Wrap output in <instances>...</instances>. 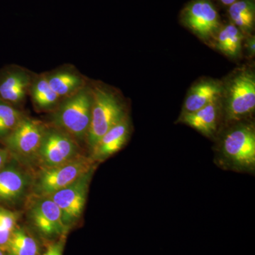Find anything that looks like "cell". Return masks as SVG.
<instances>
[{"mask_svg":"<svg viewBox=\"0 0 255 255\" xmlns=\"http://www.w3.org/2000/svg\"><path fill=\"white\" fill-rule=\"evenodd\" d=\"M35 73L16 65H10L0 70V100L20 109L29 95Z\"/></svg>","mask_w":255,"mask_h":255,"instance_id":"obj_12","label":"cell"},{"mask_svg":"<svg viewBox=\"0 0 255 255\" xmlns=\"http://www.w3.org/2000/svg\"><path fill=\"white\" fill-rule=\"evenodd\" d=\"M81 155L80 144L73 137L46 124L37 156V164L41 168L66 163Z\"/></svg>","mask_w":255,"mask_h":255,"instance_id":"obj_6","label":"cell"},{"mask_svg":"<svg viewBox=\"0 0 255 255\" xmlns=\"http://www.w3.org/2000/svg\"><path fill=\"white\" fill-rule=\"evenodd\" d=\"M223 4L226 5V6H231L233 3H234L235 1H237V0H219Z\"/></svg>","mask_w":255,"mask_h":255,"instance_id":"obj_26","label":"cell"},{"mask_svg":"<svg viewBox=\"0 0 255 255\" xmlns=\"http://www.w3.org/2000/svg\"><path fill=\"white\" fill-rule=\"evenodd\" d=\"M46 124L25 116L17 127L3 140L6 149L23 166L37 163V156Z\"/></svg>","mask_w":255,"mask_h":255,"instance_id":"obj_4","label":"cell"},{"mask_svg":"<svg viewBox=\"0 0 255 255\" xmlns=\"http://www.w3.org/2000/svg\"><path fill=\"white\" fill-rule=\"evenodd\" d=\"M28 96L35 110L40 112H51L63 100L50 87L45 73L34 74Z\"/></svg>","mask_w":255,"mask_h":255,"instance_id":"obj_17","label":"cell"},{"mask_svg":"<svg viewBox=\"0 0 255 255\" xmlns=\"http://www.w3.org/2000/svg\"><path fill=\"white\" fill-rule=\"evenodd\" d=\"M90 157L81 155L70 162L50 167L41 168L33 177L31 192L35 196H49L66 187L95 165Z\"/></svg>","mask_w":255,"mask_h":255,"instance_id":"obj_3","label":"cell"},{"mask_svg":"<svg viewBox=\"0 0 255 255\" xmlns=\"http://www.w3.org/2000/svg\"><path fill=\"white\" fill-rule=\"evenodd\" d=\"M243 32L232 23L221 26L214 38L215 46L223 54L236 58L241 54Z\"/></svg>","mask_w":255,"mask_h":255,"instance_id":"obj_18","label":"cell"},{"mask_svg":"<svg viewBox=\"0 0 255 255\" xmlns=\"http://www.w3.org/2000/svg\"><path fill=\"white\" fill-rule=\"evenodd\" d=\"M9 155V152L6 149L0 148V171L7 164Z\"/></svg>","mask_w":255,"mask_h":255,"instance_id":"obj_24","label":"cell"},{"mask_svg":"<svg viewBox=\"0 0 255 255\" xmlns=\"http://www.w3.org/2000/svg\"><path fill=\"white\" fill-rule=\"evenodd\" d=\"M221 153L226 163L238 170H253L255 166V131L249 124L233 128L225 135Z\"/></svg>","mask_w":255,"mask_h":255,"instance_id":"obj_5","label":"cell"},{"mask_svg":"<svg viewBox=\"0 0 255 255\" xmlns=\"http://www.w3.org/2000/svg\"><path fill=\"white\" fill-rule=\"evenodd\" d=\"M180 18L185 27L206 42L214 38L222 26L211 0H192L182 9Z\"/></svg>","mask_w":255,"mask_h":255,"instance_id":"obj_10","label":"cell"},{"mask_svg":"<svg viewBox=\"0 0 255 255\" xmlns=\"http://www.w3.org/2000/svg\"><path fill=\"white\" fill-rule=\"evenodd\" d=\"M5 252L6 255H39V243L26 228L17 226Z\"/></svg>","mask_w":255,"mask_h":255,"instance_id":"obj_19","label":"cell"},{"mask_svg":"<svg viewBox=\"0 0 255 255\" xmlns=\"http://www.w3.org/2000/svg\"><path fill=\"white\" fill-rule=\"evenodd\" d=\"M130 132V122L127 117L101 137L91 152V158L94 161H103L117 153L127 143Z\"/></svg>","mask_w":255,"mask_h":255,"instance_id":"obj_14","label":"cell"},{"mask_svg":"<svg viewBox=\"0 0 255 255\" xmlns=\"http://www.w3.org/2000/svg\"><path fill=\"white\" fill-rule=\"evenodd\" d=\"M25 116L20 109L0 100V140L9 136Z\"/></svg>","mask_w":255,"mask_h":255,"instance_id":"obj_21","label":"cell"},{"mask_svg":"<svg viewBox=\"0 0 255 255\" xmlns=\"http://www.w3.org/2000/svg\"><path fill=\"white\" fill-rule=\"evenodd\" d=\"M44 73L50 87L62 99L74 95L88 84L87 78L70 65Z\"/></svg>","mask_w":255,"mask_h":255,"instance_id":"obj_13","label":"cell"},{"mask_svg":"<svg viewBox=\"0 0 255 255\" xmlns=\"http://www.w3.org/2000/svg\"><path fill=\"white\" fill-rule=\"evenodd\" d=\"M95 168L94 165L70 185L47 196L59 208L64 224L69 230L81 219L86 204L89 186Z\"/></svg>","mask_w":255,"mask_h":255,"instance_id":"obj_8","label":"cell"},{"mask_svg":"<svg viewBox=\"0 0 255 255\" xmlns=\"http://www.w3.org/2000/svg\"><path fill=\"white\" fill-rule=\"evenodd\" d=\"M92 92L87 84L80 91L61 100L50 112L49 124L66 132L79 142H86L91 121Z\"/></svg>","mask_w":255,"mask_h":255,"instance_id":"obj_1","label":"cell"},{"mask_svg":"<svg viewBox=\"0 0 255 255\" xmlns=\"http://www.w3.org/2000/svg\"><path fill=\"white\" fill-rule=\"evenodd\" d=\"M19 213L14 212L0 206V248L6 251L10 238L17 226Z\"/></svg>","mask_w":255,"mask_h":255,"instance_id":"obj_22","label":"cell"},{"mask_svg":"<svg viewBox=\"0 0 255 255\" xmlns=\"http://www.w3.org/2000/svg\"><path fill=\"white\" fill-rule=\"evenodd\" d=\"M28 209L27 217L32 227L46 241L65 237L69 231L61 212L49 196H35Z\"/></svg>","mask_w":255,"mask_h":255,"instance_id":"obj_9","label":"cell"},{"mask_svg":"<svg viewBox=\"0 0 255 255\" xmlns=\"http://www.w3.org/2000/svg\"><path fill=\"white\" fill-rule=\"evenodd\" d=\"M33 177L14 159L0 171V204L17 205L32 191Z\"/></svg>","mask_w":255,"mask_h":255,"instance_id":"obj_11","label":"cell"},{"mask_svg":"<svg viewBox=\"0 0 255 255\" xmlns=\"http://www.w3.org/2000/svg\"><path fill=\"white\" fill-rule=\"evenodd\" d=\"M255 109V77L249 70L235 75L226 89V117L228 122L248 117Z\"/></svg>","mask_w":255,"mask_h":255,"instance_id":"obj_7","label":"cell"},{"mask_svg":"<svg viewBox=\"0 0 255 255\" xmlns=\"http://www.w3.org/2000/svg\"><path fill=\"white\" fill-rule=\"evenodd\" d=\"M90 85L92 92V114L86 142L92 152L101 137L127 118V115L123 103L114 92L100 85Z\"/></svg>","mask_w":255,"mask_h":255,"instance_id":"obj_2","label":"cell"},{"mask_svg":"<svg viewBox=\"0 0 255 255\" xmlns=\"http://www.w3.org/2000/svg\"><path fill=\"white\" fill-rule=\"evenodd\" d=\"M228 15L231 23L243 33H251L255 27L254 0H237L229 6Z\"/></svg>","mask_w":255,"mask_h":255,"instance_id":"obj_20","label":"cell"},{"mask_svg":"<svg viewBox=\"0 0 255 255\" xmlns=\"http://www.w3.org/2000/svg\"><path fill=\"white\" fill-rule=\"evenodd\" d=\"M221 110L219 100L196 112L182 114L180 122L193 128L206 136H212L217 130Z\"/></svg>","mask_w":255,"mask_h":255,"instance_id":"obj_15","label":"cell"},{"mask_svg":"<svg viewBox=\"0 0 255 255\" xmlns=\"http://www.w3.org/2000/svg\"><path fill=\"white\" fill-rule=\"evenodd\" d=\"M247 48H248V53L249 54L251 55V56H253L255 55V37H251V38H248V42L246 43Z\"/></svg>","mask_w":255,"mask_h":255,"instance_id":"obj_25","label":"cell"},{"mask_svg":"<svg viewBox=\"0 0 255 255\" xmlns=\"http://www.w3.org/2000/svg\"><path fill=\"white\" fill-rule=\"evenodd\" d=\"M0 255H5L4 251H2V250L0 248Z\"/></svg>","mask_w":255,"mask_h":255,"instance_id":"obj_27","label":"cell"},{"mask_svg":"<svg viewBox=\"0 0 255 255\" xmlns=\"http://www.w3.org/2000/svg\"><path fill=\"white\" fill-rule=\"evenodd\" d=\"M223 89L219 82L205 80L191 87L184 102V113H191L219 100Z\"/></svg>","mask_w":255,"mask_h":255,"instance_id":"obj_16","label":"cell"},{"mask_svg":"<svg viewBox=\"0 0 255 255\" xmlns=\"http://www.w3.org/2000/svg\"><path fill=\"white\" fill-rule=\"evenodd\" d=\"M65 236L60 238L48 248L46 253L43 255H63L65 247Z\"/></svg>","mask_w":255,"mask_h":255,"instance_id":"obj_23","label":"cell"}]
</instances>
